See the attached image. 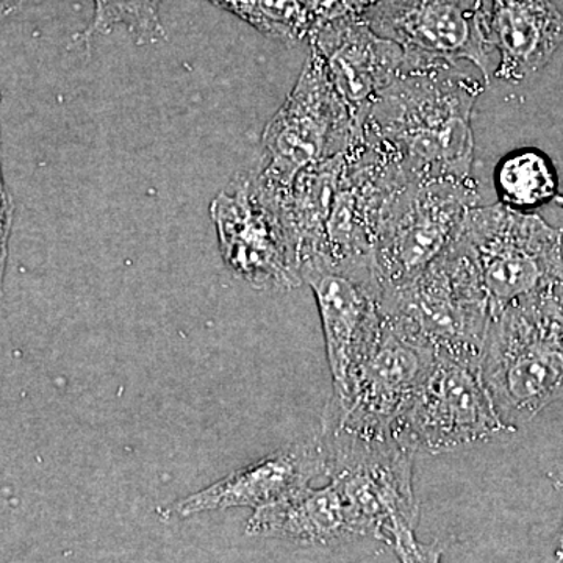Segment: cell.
<instances>
[{"instance_id": "cell-1", "label": "cell", "mask_w": 563, "mask_h": 563, "mask_svg": "<svg viewBox=\"0 0 563 563\" xmlns=\"http://www.w3.org/2000/svg\"><path fill=\"white\" fill-rule=\"evenodd\" d=\"M487 84L457 65L404 69L355 133L407 181L463 179L474 161L473 110Z\"/></svg>"}, {"instance_id": "cell-2", "label": "cell", "mask_w": 563, "mask_h": 563, "mask_svg": "<svg viewBox=\"0 0 563 563\" xmlns=\"http://www.w3.org/2000/svg\"><path fill=\"white\" fill-rule=\"evenodd\" d=\"M325 477L350 507L357 537L379 540L399 561L437 562V544L417 539L420 504L413 490V451L390 439H362L321 426Z\"/></svg>"}, {"instance_id": "cell-3", "label": "cell", "mask_w": 563, "mask_h": 563, "mask_svg": "<svg viewBox=\"0 0 563 563\" xmlns=\"http://www.w3.org/2000/svg\"><path fill=\"white\" fill-rule=\"evenodd\" d=\"M479 373L499 417L514 428L563 398V287L492 318Z\"/></svg>"}, {"instance_id": "cell-4", "label": "cell", "mask_w": 563, "mask_h": 563, "mask_svg": "<svg viewBox=\"0 0 563 563\" xmlns=\"http://www.w3.org/2000/svg\"><path fill=\"white\" fill-rule=\"evenodd\" d=\"M380 307L407 339L433 354L479 368L490 309L472 258L459 240L412 284L380 295Z\"/></svg>"}, {"instance_id": "cell-5", "label": "cell", "mask_w": 563, "mask_h": 563, "mask_svg": "<svg viewBox=\"0 0 563 563\" xmlns=\"http://www.w3.org/2000/svg\"><path fill=\"white\" fill-rule=\"evenodd\" d=\"M457 240L472 258L492 318L510 303L563 287V233L539 214L501 202L476 206Z\"/></svg>"}, {"instance_id": "cell-6", "label": "cell", "mask_w": 563, "mask_h": 563, "mask_svg": "<svg viewBox=\"0 0 563 563\" xmlns=\"http://www.w3.org/2000/svg\"><path fill=\"white\" fill-rule=\"evenodd\" d=\"M477 203L479 190L472 176L407 181L393 192L372 255L380 295L407 287L439 261Z\"/></svg>"}, {"instance_id": "cell-7", "label": "cell", "mask_w": 563, "mask_h": 563, "mask_svg": "<svg viewBox=\"0 0 563 563\" xmlns=\"http://www.w3.org/2000/svg\"><path fill=\"white\" fill-rule=\"evenodd\" d=\"M354 131L321 55L310 47L298 81L263 132L265 158L252 173L255 184L272 201H279L303 168L343 154Z\"/></svg>"}, {"instance_id": "cell-8", "label": "cell", "mask_w": 563, "mask_h": 563, "mask_svg": "<svg viewBox=\"0 0 563 563\" xmlns=\"http://www.w3.org/2000/svg\"><path fill=\"white\" fill-rule=\"evenodd\" d=\"M517 432L499 417L479 368L433 355L393 435L413 453L443 454Z\"/></svg>"}, {"instance_id": "cell-9", "label": "cell", "mask_w": 563, "mask_h": 563, "mask_svg": "<svg viewBox=\"0 0 563 563\" xmlns=\"http://www.w3.org/2000/svg\"><path fill=\"white\" fill-rule=\"evenodd\" d=\"M490 0H379L362 14L377 35L404 52V69L470 62L485 84L493 47Z\"/></svg>"}, {"instance_id": "cell-10", "label": "cell", "mask_w": 563, "mask_h": 563, "mask_svg": "<svg viewBox=\"0 0 563 563\" xmlns=\"http://www.w3.org/2000/svg\"><path fill=\"white\" fill-rule=\"evenodd\" d=\"M222 261L255 290H292L303 284L298 252L279 211L252 173L240 174L210 203Z\"/></svg>"}, {"instance_id": "cell-11", "label": "cell", "mask_w": 563, "mask_h": 563, "mask_svg": "<svg viewBox=\"0 0 563 563\" xmlns=\"http://www.w3.org/2000/svg\"><path fill=\"white\" fill-rule=\"evenodd\" d=\"M433 352L407 339L384 317L343 399H329L321 426L362 439H390L399 415L428 372Z\"/></svg>"}, {"instance_id": "cell-12", "label": "cell", "mask_w": 563, "mask_h": 563, "mask_svg": "<svg viewBox=\"0 0 563 563\" xmlns=\"http://www.w3.org/2000/svg\"><path fill=\"white\" fill-rule=\"evenodd\" d=\"M303 284L312 288L320 310L333 395L343 399L366 352L384 324L380 288L372 266H307Z\"/></svg>"}, {"instance_id": "cell-13", "label": "cell", "mask_w": 563, "mask_h": 563, "mask_svg": "<svg viewBox=\"0 0 563 563\" xmlns=\"http://www.w3.org/2000/svg\"><path fill=\"white\" fill-rule=\"evenodd\" d=\"M325 455L320 437L287 444L258 461L236 470L217 483L161 509L165 520L190 518L233 507L268 506L325 476Z\"/></svg>"}, {"instance_id": "cell-14", "label": "cell", "mask_w": 563, "mask_h": 563, "mask_svg": "<svg viewBox=\"0 0 563 563\" xmlns=\"http://www.w3.org/2000/svg\"><path fill=\"white\" fill-rule=\"evenodd\" d=\"M309 44L321 55L333 88L350 110L355 135L377 96L402 73L401 47L377 35L362 16L329 22Z\"/></svg>"}, {"instance_id": "cell-15", "label": "cell", "mask_w": 563, "mask_h": 563, "mask_svg": "<svg viewBox=\"0 0 563 563\" xmlns=\"http://www.w3.org/2000/svg\"><path fill=\"white\" fill-rule=\"evenodd\" d=\"M488 27L498 51L496 79L520 84L561 47L563 14L553 0H490Z\"/></svg>"}, {"instance_id": "cell-16", "label": "cell", "mask_w": 563, "mask_h": 563, "mask_svg": "<svg viewBox=\"0 0 563 563\" xmlns=\"http://www.w3.org/2000/svg\"><path fill=\"white\" fill-rule=\"evenodd\" d=\"M246 533L318 547L357 537L350 507L332 481L321 488L306 485L279 501L258 507L247 521Z\"/></svg>"}, {"instance_id": "cell-17", "label": "cell", "mask_w": 563, "mask_h": 563, "mask_svg": "<svg viewBox=\"0 0 563 563\" xmlns=\"http://www.w3.org/2000/svg\"><path fill=\"white\" fill-rule=\"evenodd\" d=\"M280 43H303L329 22L362 16L379 0H209Z\"/></svg>"}, {"instance_id": "cell-18", "label": "cell", "mask_w": 563, "mask_h": 563, "mask_svg": "<svg viewBox=\"0 0 563 563\" xmlns=\"http://www.w3.org/2000/svg\"><path fill=\"white\" fill-rule=\"evenodd\" d=\"M493 184L499 202L509 209L532 211L554 201L559 176L543 151L523 147L510 152L496 165Z\"/></svg>"}, {"instance_id": "cell-19", "label": "cell", "mask_w": 563, "mask_h": 563, "mask_svg": "<svg viewBox=\"0 0 563 563\" xmlns=\"http://www.w3.org/2000/svg\"><path fill=\"white\" fill-rule=\"evenodd\" d=\"M162 3L163 0H95V14L80 38L90 44L96 36L109 35L121 25L136 44L161 43L166 36Z\"/></svg>"}, {"instance_id": "cell-20", "label": "cell", "mask_w": 563, "mask_h": 563, "mask_svg": "<svg viewBox=\"0 0 563 563\" xmlns=\"http://www.w3.org/2000/svg\"><path fill=\"white\" fill-rule=\"evenodd\" d=\"M2 103V92H0ZM14 203L3 180L2 163H0V296L5 279L7 262H9L11 228H13Z\"/></svg>"}, {"instance_id": "cell-21", "label": "cell", "mask_w": 563, "mask_h": 563, "mask_svg": "<svg viewBox=\"0 0 563 563\" xmlns=\"http://www.w3.org/2000/svg\"><path fill=\"white\" fill-rule=\"evenodd\" d=\"M24 5V0H0V20L11 16V14L18 13Z\"/></svg>"}, {"instance_id": "cell-22", "label": "cell", "mask_w": 563, "mask_h": 563, "mask_svg": "<svg viewBox=\"0 0 563 563\" xmlns=\"http://www.w3.org/2000/svg\"><path fill=\"white\" fill-rule=\"evenodd\" d=\"M555 559H558V561H563V529L561 533V539H559L558 551H555Z\"/></svg>"}, {"instance_id": "cell-23", "label": "cell", "mask_w": 563, "mask_h": 563, "mask_svg": "<svg viewBox=\"0 0 563 563\" xmlns=\"http://www.w3.org/2000/svg\"><path fill=\"white\" fill-rule=\"evenodd\" d=\"M554 201H555V203H558L559 207H562V209H563V195L555 196Z\"/></svg>"}]
</instances>
